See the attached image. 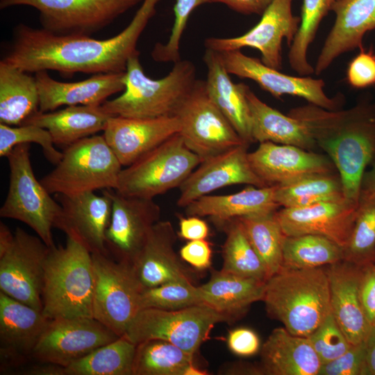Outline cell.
<instances>
[{"label": "cell", "instance_id": "obj_17", "mask_svg": "<svg viewBox=\"0 0 375 375\" xmlns=\"http://www.w3.org/2000/svg\"><path fill=\"white\" fill-rule=\"evenodd\" d=\"M293 0H274L261 16L260 20L243 35L233 38H208L206 49L217 52L240 50L249 47L258 49L261 61L280 70L282 67V42L285 39L289 47L300 24V17L293 15Z\"/></svg>", "mask_w": 375, "mask_h": 375}, {"label": "cell", "instance_id": "obj_7", "mask_svg": "<svg viewBox=\"0 0 375 375\" xmlns=\"http://www.w3.org/2000/svg\"><path fill=\"white\" fill-rule=\"evenodd\" d=\"M6 158L10 169L9 185L0 217L26 224L48 247H53L52 229L60 217L62 208L36 178L30 144L15 146Z\"/></svg>", "mask_w": 375, "mask_h": 375}, {"label": "cell", "instance_id": "obj_45", "mask_svg": "<svg viewBox=\"0 0 375 375\" xmlns=\"http://www.w3.org/2000/svg\"><path fill=\"white\" fill-rule=\"evenodd\" d=\"M208 0H176L174 6V20L166 43L155 44L151 57L157 62H176L181 59L180 43L188 21L192 12Z\"/></svg>", "mask_w": 375, "mask_h": 375}, {"label": "cell", "instance_id": "obj_52", "mask_svg": "<svg viewBox=\"0 0 375 375\" xmlns=\"http://www.w3.org/2000/svg\"><path fill=\"white\" fill-rule=\"evenodd\" d=\"M179 230L177 235L188 241L206 239L209 235L207 223L200 217H178Z\"/></svg>", "mask_w": 375, "mask_h": 375}, {"label": "cell", "instance_id": "obj_20", "mask_svg": "<svg viewBox=\"0 0 375 375\" xmlns=\"http://www.w3.org/2000/svg\"><path fill=\"white\" fill-rule=\"evenodd\" d=\"M101 195L94 192L65 195L54 198L62 208L56 228L80 241L92 253L108 255L106 232L109 226L112 202L104 191Z\"/></svg>", "mask_w": 375, "mask_h": 375}, {"label": "cell", "instance_id": "obj_42", "mask_svg": "<svg viewBox=\"0 0 375 375\" xmlns=\"http://www.w3.org/2000/svg\"><path fill=\"white\" fill-rule=\"evenodd\" d=\"M340 0H303L300 24L290 45L288 57L291 68L301 76H308L315 69L308 61V49L319 24Z\"/></svg>", "mask_w": 375, "mask_h": 375}, {"label": "cell", "instance_id": "obj_38", "mask_svg": "<svg viewBox=\"0 0 375 375\" xmlns=\"http://www.w3.org/2000/svg\"><path fill=\"white\" fill-rule=\"evenodd\" d=\"M343 256V248L325 237L312 234L285 235L282 268L325 267L342 260Z\"/></svg>", "mask_w": 375, "mask_h": 375}, {"label": "cell", "instance_id": "obj_36", "mask_svg": "<svg viewBox=\"0 0 375 375\" xmlns=\"http://www.w3.org/2000/svg\"><path fill=\"white\" fill-rule=\"evenodd\" d=\"M276 211L238 218L263 264L267 279L283 267V244L285 235L276 216Z\"/></svg>", "mask_w": 375, "mask_h": 375}, {"label": "cell", "instance_id": "obj_12", "mask_svg": "<svg viewBox=\"0 0 375 375\" xmlns=\"http://www.w3.org/2000/svg\"><path fill=\"white\" fill-rule=\"evenodd\" d=\"M144 0H0V8L28 6L42 28L56 35H90Z\"/></svg>", "mask_w": 375, "mask_h": 375}, {"label": "cell", "instance_id": "obj_56", "mask_svg": "<svg viewBox=\"0 0 375 375\" xmlns=\"http://www.w3.org/2000/svg\"><path fill=\"white\" fill-rule=\"evenodd\" d=\"M361 189L375 192V160L372 162L371 168L363 174Z\"/></svg>", "mask_w": 375, "mask_h": 375}, {"label": "cell", "instance_id": "obj_22", "mask_svg": "<svg viewBox=\"0 0 375 375\" xmlns=\"http://www.w3.org/2000/svg\"><path fill=\"white\" fill-rule=\"evenodd\" d=\"M248 158L254 172L267 186L285 184L312 174L334 173L336 169L326 156L271 142L260 143L255 151L248 153Z\"/></svg>", "mask_w": 375, "mask_h": 375}, {"label": "cell", "instance_id": "obj_28", "mask_svg": "<svg viewBox=\"0 0 375 375\" xmlns=\"http://www.w3.org/2000/svg\"><path fill=\"white\" fill-rule=\"evenodd\" d=\"M203 60L207 68L206 83L209 96L243 141L249 145L253 140L246 96L248 85L231 81L219 52L206 49Z\"/></svg>", "mask_w": 375, "mask_h": 375}, {"label": "cell", "instance_id": "obj_49", "mask_svg": "<svg viewBox=\"0 0 375 375\" xmlns=\"http://www.w3.org/2000/svg\"><path fill=\"white\" fill-rule=\"evenodd\" d=\"M229 350L236 356L249 357L258 353L260 341L258 334L247 327H238L229 331L227 337Z\"/></svg>", "mask_w": 375, "mask_h": 375}, {"label": "cell", "instance_id": "obj_46", "mask_svg": "<svg viewBox=\"0 0 375 375\" xmlns=\"http://www.w3.org/2000/svg\"><path fill=\"white\" fill-rule=\"evenodd\" d=\"M307 338L319 358L322 365L338 358L352 345L339 326L332 312Z\"/></svg>", "mask_w": 375, "mask_h": 375}, {"label": "cell", "instance_id": "obj_6", "mask_svg": "<svg viewBox=\"0 0 375 375\" xmlns=\"http://www.w3.org/2000/svg\"><path fill=\"white\" fill-rule=\"evenodd\" d=\"M60 160L40 182L51 194L72 195L116 190L122 164L103 135H94L65 147Z\"/></svg>", "mask_w": 375, "mask_h": 375}, {"label": "cell", "instance_id": "obj_8", "mask_svg": "<svg viewBox=\"0 0 375 375\" xmlns=\"http://www.w3.org/2000/svg\"><path fill=\"white\" fill-rule=\"evenodd\" d=\"M201 162L178 133L122 169L115 190L126 196L153 199L179 188Z\"/></svg>", "mask_w": 375, "mask_h": 375}, {"label": "cell", "instance_id": "obj_40", "mask_svg": "<svg viewBox=\"0 0 375 375\" xmlns=\"http://www.w3.org/2000/svg\"><path fill=\"white\" fill-rule=\"evenodd\" d=\"M343 260L360 267L375 264V192L360 189L358 208Z\"/></svg>", "mask_w": 375, "mask_h": 375}, {"label": "cell", "instance_id": "obj_30", "mask_svg": "<svg viewBox=\"0 0 375 375\" xmlns=\"http://www.w3.org/2000/svg\"><path fill=\"white\" fill-rule=\"evenodd\" d=\"M275 185L249 187L226 195H205L185 207L188 216H208L221 224L233 219L275 212Z\"/></svg>", "mask_w": 375, "mask_h": 375}, {"label": "cell", "instance_id": "obj_58", "mask_svg": "<svg viewBox=\"0 0 375 375\" xmlns=\"http://www.w3.org/2000/svg\"><path fill=\"white\" fill-rule=\"evenodd\" d=\"M374 112H375V103H374Z\"/></svg>", "mask_w": 375, "mask_h": 375}, {"label": "cell", "instance_id": "obj_53", "mask_svg": "<svg viewBox=\"0 0 375 375\" xmlns=\"http://www.w3.org/2000/svg\"><path fill=\"white\" fill-rule=\"evenodd\" d=\"M274 0H208V3H219L243 15L262 16Z\"/></svg>", "mask_w": 375, "mask_h": 375}, {"label": "cell", "instance_id": "obj_50", "mask_svg": "<svg viewBox=\"0 0 375 375\" xmlns=\"http://www.w3.org/2000/svg\"><path fill=\"white\" fill-rule=\"evenodd\" d=\"M182 260L199 270L208 269L212 263V248L206 239L188 242L180 249Z\"/></svg>", "mask_w": 375, "mask_h": 375}, {"label": "cell", "instance_id": "obj_16", "mask_svg": "<svg viewBox=\"0 0 375 375\" xmlns=\"http://www.w3.org/2000/svg\"><path fill=\"white\" fill-rule=\"evenodd\" d=\"M219 53L230 74L255 81L276 99L285 94L296 96L306 99L308 103L331 110H339L344 103V97L340 94L332 98L325 94V83L322 78L283 74L240 50Z\"/></svg>", "mask_w": 375, "mask_h": 375}, {"label": "cell", "instance_id": "obj_47", "mask_svg": "<svg viewBox=\"0 0 375 375\" xmlns=\"http://www.w3.org/2000/svg\"><path fill=\"white\" fill-rule=\"evenodd\" d=\"M318 375H367L365 342L352 344L338 358L323 363Z\"/></svg>", "mask_w": 375, "mask_h": 375}, {"label": "cell", "instance_id": "obj_10", "mask_svg": "<svg viewBox=\"0 0 375 375\" xmlns=\"http://www.w3.org/2000/svg\"><path fill=\"white\" fill-rule=\"evenodd\" d=\"M174 115L179 120L184 144L201 161L247 144L211 99L206 81H195Z\"/></svg>", "mask_w": 375, "mask_h": 375}, {"label": "cell", "instance_id": "obj_27", "mask_svg": "<svg viewBox=\"0 0 375 375\" xmlns=\"http://www.w3.org/2000/svg\"><path fill=\"white\" fill-rule=\"evenodd\" d=\"M332 11L335 20L316 61V75L340 55L362 47L365 33L375 29V0H340Z\"/></svg>", "mask_w": 375, "mask_h": 375}, {"label": "cell", "instance_id": "obj_4", "mask_svg": "<svg viewBox=\"0 0 375 375\" xmlns=\"http://www.w3.org/2000/svg\"><path fill=\"white\" fill-rule=\"evenodd\" d=\"M94 271L92 253L76 238L50 247L45 262L42 313L49 319L93 317Z\"/></svg>", "mask_w": 375, "mask_h": 375}, {"label": "cell", "instance_id": "obj_57", "mask_svg": "<svg viewBox=\"0 0 375 375\" xmlns=\"http://www.w3.org/2000/svg\"><path fill=\"white\" fill-rule=\"evenodd\" d=\"M372 326H373V327H374V328H375V320H374V323H373V324H372Z\"/></svg>", "mask_w": 375, "mask_h": 375}, {"label": "cell", "instance_id": "obj_37", "mask_svg": "<svg viewBox=\"0 0 375 375\" xmlns=\"http://www.w3.org/2000/svg\"><path fill=\"white\" fill-rule=\"evenodd\" d=\"M135 349L121 336L65 367V375H133Z\"/></svg>", "mask_w": 375, "mask_h": 375}, {"label": "cell", "instance_id": "obj_55", "mask_svg": "<svg viewBox=\"0 0 375 375\" xmlns=\"http://www.w3.org/2000/svg\"><path fill=\"white\" fill-rule=\"evenodd\" d=\"M228 372L232 374L265 375L260 363L259 365L236 363L232 367H229Z\"/></svg>", "mask_w": 375, "mask_h": 375}, {"label": "cell", "instance_id": "obj_41", "mask_svg": "<svg viewBox=\"0 0 375 375\" xmlns=\"http://www.w3.org/2000/svg\"><path fill=\"white\" fill-rule=\"evenodd\" d=\"M226 238L222 248V271L267 281L263 264L251 244L242 225L236 218L219 224Z\"/></svg>", "mask_w": 375, "mask_h": 375}, {"label": "cell", "instance_id": "obj_54", "mask_svg": "<svg viewBox=\"0 0 375 375\" xmlns=\"http://www.w3.org/2000/svg\"><path fill=\"white\" fill-rule=\"evenodd\" d=\"M367 375H375V328L371 326L365 340Z\"/></svg>", "mask_w": 375, "mask_h": 375}, {"label": "cell", "instance_id": "obj_15", "mask_svg": "<svg viewBox=\"0 0 375 375\" xmlns=\"http://www.w3.org/2000/svg\"><path fill=\"white\" fill-rule=\"evenodd\" d=\"M104 190L111 198L112 213L106 232V245L113 259L132 265L161 210L153 199L126 196L113 189Z\"/></svg>", "mask_w": 375, "mask_h": 375}, {"label": "cell", "instance_id": "obj_25", "mask_svg": "<svg viewBox=\"0 0 375 375\" xmlns=\"http://www.w3.org/2000/svg\"><path fill=\"white\" fill-rule=\"evenodd\" d=\"M124 72L93 74L76 82H60L47 71L35 72L40 96L39 111L56 110L62 106H101L114 94L123 92Z\"/></svg>", "mask_w": 375, "mask_h": 375}, {"label": "cell", "instance_id": "obj_19", "mask_svg": "<svg viewBox=\"0 0 375 375\" xmlns=\"http://www.w3.org/2000/svg\"><path fill=\"white\" fill-rule=\"evenodd\" d=\"M242 144L202 161L180 185L177 206L186 207L218 189L237 184L267 186L254 172Z\"/></svg>", "mask_w": 375, "mask_h": 375}, {"label": "cell", "instance_id": "obj_33", "mask_svg": "<svg viewBox=\"0 0 375 375\" xmlns=\"http://www.w3.org/2000/svg\"><path fill=\"white\" fill-rule=\"evenodd\" d=\"M246 96L253 142L294 145L307 150L317 146L307 128L299 120L268 106L249 86Z\"/></svg>", "mask_w": 375, "mask_h": 375}, {"label": "cell", "instance_id": "obj_39", "mask_svg": "<svg viewBox=\"0 0 375 375\" xmlns=\"http://www.w3.org/2000/svg\"><path fill=\"white\" fill-rule=\"evenodd\" d=\"M194 355L162 340L136 344L133 375H185Z\"/></svg>", "mask_w": 375, "mask_h": 375}, {"label": "cell", "instance_id": "obj_1", "mask_svg": "<svg viewBox=\"0 0 375 375\" xmlns=\"http://www.w3.org/2000/svg\"><path fill=\"white\" fill-rule=\"evenodd\" d=\"M160 1L144 0L130 24L106 40L85 35H59L19 24L13 30L8 51L1 60L27 72H125L128 60L140 55L138 41Z\"/></svg>", "mask_w": 375, "mask_h": 375}, {"label": "cell", "instance_id": "obj_51", "mask_svg": "<svg viewBox=\"0 0 375 375\" xmlns=\"http://www.w3.org/2000/svg\"><path fill=\"white\" fill-rule=\"evenodd\" d=\"M360 298L365 316L372 326L375 320V264L362 268Z\"/></svg>", "mask_w": 375, "mask_h": 375}, {"label": "cell", "instance_id": "obj_2", "mask_svg": "<svg viewBox=\"0 0 375 375\" xmlns=\"http://www.w3.org/2000/svg\"><path fill=\"white\" fill-rule=\"evenodd\" d=\"M288 115L307 128L338 172L344 197L358 203L367 166L375 160V112L366 101L347 110H327L308 103Z\"/></svg>", "mask_w": 375, "mask_h": 375}, {"label": "cell", "instance_id": "obj_32", "mask_svg": "<svg viewBox=\"0 0 375 375\" xmlns=\"http://www.w3.org/2000/svg\"><path fill=\"white\" fill-rule=\"evenodd\" d=\"M265 285V281L212 270L209 281L199 289L203 304L236 320L252 303L262 301Z\"/></svg>", "mask_w": 375, "mask_h": 375}, {"label": "cell", "instance_id": "obj_44", "mask_svg": "<svg viewBox=\"0 0 375 375\" xmlns=\"http://www.w3.org/2000/svg\"><path fill=\"white\" fill-rule=\"evenodd\" d=\"M38 144L45 158L56 165L62 153L54 147L50 133L45 128L33 124L8 126L0 124V156L6 157L12 149L20 144Z\"/></svg>", "mask_w": 375, "mask_h": 375}, {"label": "cell", "instance_id": "obj_35", "mask_svg": "<svg viewBox=\"0 0 375 375\" xmlns=\"http://www.w3.org/2000/svg\"><path fill=\"white\" fill-rule=\"evenodd\" d=\"M275 199L283 208H299L346 198L339 174L330 173L309 175L276 185Z\"/></svg>", "mask_w": 375, "mask_h": 375}, {"label": "cell", "instance_id": "obj_11", "mask_svg": "<svg viewBox=\"0 0 375 375\" xmlns=\"http://www.w3.org/2000/svg\"><path fill=\"white\" fill-rule=\"evenodd\" d=\"M92 256L94 271L92 317L123 336L140 310V296L144 288L132 265L108 255Z\"/></svg>", "mask_w": 375, "mask_h": 375}, {"label": "cell", "instance_id": "obj_34", "mask_svg": "<svg viewBox=\"0 0 375 375\" xmlns=\"http://www.w3.org/2000/svg\"><path fill=\"white\" fill-rule=\"evenodd\" d=\"M40 96L35 76L0 61V124L19 126L39 111Z\"/></svg>", "mask_w": 375, "mask_h": 375}, {"label": "cell", "instance_id": "obj_9", "mask_svg": "<svg viewBox=\"0 0 375 375\" xmlns=\"http://www.w3.org/2000/svg\"><path fill=\"white\" fill-rule=\"evenodd\" d=\"M233 321L204 304L178 310L144 308L136 314L124 336L135 344L149 340H165L194 355L217 324Z\"/></svg>", "mask_w": 375, "mask_h": 375}, {"label": "cell", "instance_id": "obj_31", "mask_svg": "<svg viewBox=\"0 0 375 375\" xmlns=\"http://www.w3.org/2000/svg\"><path fill=\"white\" fill-rule=\"evenodd\" d=\"M112 117L101 106H69L64 109L38 111L23 124H33L47 129L55 144L69 146L99 131H103Z\"/></svg>", "mask_w": 375, "mask_h": 375}, {"label": "cell", "instance_id": "obj_23", "mask_svg": "<svg viewBox=\"0 0 375 375\" xmlns=\"http://www.w3.org/2000/svg\"><path fill=\"white\" fill-rule=\"evenodd\" d=\"M180 129L174 115L155 118L112 116L103 135L122 165L127 167Z\"/></svg>", "mask_w": 375, "mask_h": 375}, {"label": "cell", "instance_id": "obj_43", "mask_svg": "<svg viewBox=\"0 0 375 375\" xmlns=\"http://www.w3.org/2000/svg\"><path fill=\"white\" fill-rule=\"evenodd\" d=\"M200 304L203 303L199 286L194 285L192 281H174L144 288L140 296V308L178 310Z\"/></svg>", "mask_w": 375, "mask_h": 375}, {"label": "cell", "instance_id": "obj_21", "mask_svg": "<svg viewBox=\"0 0 375 375\" xmlns=\"http://www.w3.org/2000/svg\"><path fill=\"white\" fill-rule=\"evenodd\" d=\"M358 203L346 199L299 208H283L276 216L287 236L325 237L344 249L353 226Z\"/></svg>", "mask_w": 375, "mask_h": 375}, {"label": "cell", "instance_id": "obj_18", "mask_svg": "<svg viewBox=\"0 0 375 375\" xmlns=\"http://www.w3.org/2000/svg\"><path fill=\"white\" fill-rule=\"evenodd\" d=\"M42 311L0 291V372L32 360V353L49 321Z\"/></svg>", "mask_w": 375, "mask_h": 375}, {"label": "cell", "instance_id": "obj_29", "mask_svg": "<svg viewBox=\"0 0 375 375\" xmlns=\"http://www.w3.org/2000/svg\"><path fill=\"white\" fill-rule=\"evenodd\" d=\"M265 375H318L322 362L307 337L274 328L260 349Z\"/></svg>", "mask_w": 375, "mask_h": 375}, {"label": "cell", "instance_id": "obj_13", "mask_svg": "<svg viewBox=\"0 0 375 375\" xmlns=\"http://www.w3.org/2000/svg\"><path fill=\"white\" fill-rule=\"evenodd\" d=\"M49 250L39 236L17 227L10 244L0 249V291L42 311L45 262Z\"/></svg>", "mask_w": 375, "mask_h": 375}, {"label": "cell", "instance_id": "obj_14", "mask_svg": "<svg viewBox=\"0 0 375 375\" xmlns=\"http://www.w3.org/2000/svg\"><path fill=\"white\" fill-rule=\"evenodd\" d=\"M119 338L93 317L50 319L33 353L32 360L66 367Z\"/></svg>", "mask_w": 375, "mask_h": 375}, {"label": "cell", "instance_id": "obj_48", "mask_svg": "<svg viewBox=\"0 0 375 375\" xmlns=\"http://www.w3.org/2000/svg\"><path fill=\"white\" fill-rule=\"evenodd\" d=\"M360 52L350 61L347 69V81L356 89L375 85V52L360 47Z\"/></svg>", "mask_w": 375, "mask_h": 375}, {"label": "cell", "instance_id": "obj_5", "mask_svg": "<svg viewBox=\"0 0 375 375\" xmlns=\"http://www.w3.org/2000/svg\"><path fill=\"white\" fill-rule=\"evenodd\" d=\"M196 80L194 65L181 59L174 63L165 77L152 79L145 74L136 55L128 61L122 93L101 106L112 116L155 118L172 115Z\"/></svg>", "mask_w": 375, "mask_h": 375}, {"label": "cell", "instance_id": "obj_26", "mask_svg": "<svg viewBox=\"0 0 375 375\" xmlns=\"http://www.w3.org/2000/svg\"><path fill=\"white\" fill-rule=\"evenodd\" d=\"M177 235L169 221L158 222L152 228L132 265L144 288L174 281H192L182 259L174 251Z\"/></svg>", "mask_w": 375, "mask_h": 375}, {"label": "cell", "instance_id": "obj_24", "mask_svg": "<svg viewBox=\"0 0 375 375\" xmlns=\"http://www.w3.org/2000/svg\"><path fill=\"white\" fill-rule=\"evenodd\" d=\"M362 268L344 260L326 266L331 312L351 344L365 342L371 329L360 298Z\"/></svg>", "mask_w": 375, "mask_h": 375}, {"label": "cell", "instance_id": "obj_3", "mask_svg": "<svg viewBox=\"0 0 375 375\" xmlns=\"http://www.w3.org/2000/svg\"><path fill=\"white\" fill-rule=\"evenodd\" d=\"M262 301L269 317L290 333L308 337L331 312L326 266L282 268L267 280Z\"/></svg>", "mask_w": 375, "mask_h": 375}]
</instances>
